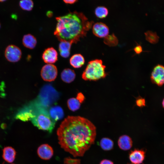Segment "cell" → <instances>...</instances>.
Here are the masks:
<instances>
[{"instance_id":"6da1fadb","label":"cell","mask_w":164,"mask_h":164,"mask_svg":"<svg viewBox=\"0 0 164 164\" xmlns=\"http://www.w3.org/2000/svg\"><path fill=\"white\" fill-rule=\"evenodd\" d=\"M61 148L74 157L82 156L94 144L96 128L88 119L79 116H68L57 131Z\"/></svg>"},{"instance_id":"7a4b0ae2","label":"cell","mask_w":164,"mask_h":164,"mask_svg":"<svg viewBox=\"0 0 164 164\" xmlns=\"http://www.w3.org/2000/svg\"><path fill=\"white\" fill-rule=\"evenodd\" d=\"M54 34L59 40L77 43L85 36L94 22L90 21L82 12L76 11L56 17Z\"/></svg>"},{"instance_id":"3957f363","label":"cell","mask_w":164,"mask_h":164,"mask_svg":"<svg viewBox=\"0 0 164 164\" xmlns=\"http://www.w3.org/2000/svg\"><path fill=\"white\" fill-rule=\"evenodd\" d=\"M105 68L101 60L95 59L90 61L83 72L82 78L84 80L90 81H96L104 78L107 75L105 72Z\"/></svg>"},{"instance_id":"277c9868","label":"cell","mask_w":164,"mask_h":164,"mask_svg":"<svg viewBox=\"0 0 164 164\" xmlns=\"http://www.w3.org/2000/svg\"><path fill=\"white\" fill-rule=\"evenodd\" d=\"M32 113L33 116L30 120L34 125L39 129L50 132H52L56 121L51 118L46 111L41 110L35 113Z\"/></svg>"},{"instance_id":"5b68a950","label":"cell","mask_w":164,"mask_h":164,"mask_svg":"<svg viewBox=\"0 0 164 164\" xmlns=\"http://www.w3.org/2000/svg\"><path fill=\"white\" fill-rule=\"evenodd\" d=\"M57 75L56 67L51 64H47L42 68L41 71V75L45 81L51 82L54 81Z\"/></svg>"},{"instance_id":"8992f818","label":"cell","mask_w":164,"mask_h":164,"mask_svg":"<svg viewBox=\"0 0 164 164\" xmlns=\"http://www.w3.org/2000/svg\"><path fill=\"white\" fill-rule=\"evenodd\" d=\"M22 52L18 46L13 45L8 46L5 51L6 59L9 62L13 63L19 61L21 58Z\"/></svg>"},{"instance_id":"52a82bcc","label":"cell","mask_w":164,"mask_h":164,"mask_svg":"<svg viewBox=\"0 0 164 164\" xmlns=\"http://www.w3.org/2000/svg\"><path fill=\"white\" fill-rule=\"evenodd\" d=\"M152 82L161 86L164 84V66L158 64L154 68L151 76Z\"/></svg>"},{"instance_id":"ba28073f","label":"cell","mask_w":164,"mask_h":164,"mask_svg":"<svg viewBox=\"0 0 164 164\" xmlns=\"http://www.w3.org/2000/svg\"><path fill=\"white\" fill-rule=\"evenodd\" d=\"M92 31L95 36L99 37L104 38L108 34L109 29L105 23L98 22L93 25Z\"/></svg>"},{"instance_id":"9c48e42d","label":"cell","mask_w":164,"mask_h":164,"mask_svg":"<svg viewBox=\"0 0 164 164\" xmlns=\"http://www.w3.org/2000/svg\"><path fill=\"white\" fill-rule=\"evenodd\" d=\"M44 61L47 64L55 63L58 59V53L53 48H48L44 51L42 56Z\"/></svg>"},{"instance_id":"30bf717a","label":"cell","mask_w":164,"mask_h":164,"mask_svg":"<svg viewBox=\"0 0 164 164\" xmlns=\"http://www.w3.org/2000/svg\"><path fill=\"white\" fill-rule=\"evenodd\" d=\"M37 153L41 159L47 160L50 159L53 154L52 148L49 145L44 144L40 145L38 148Z\"/></svg>"},{"instance_id":"8fae6325","label":"cell","mask_w":164,"mask_h":164,"mask_svg":"<svg viewBox=\"0 0 164 164\" xmlns=\"http://www.w3.org/2000/svg\"><path fill=\"white\" fill-rule=\"evenodd\" d=\"M145 152L143 150L135 149L131 151L129 159L132 164H140L144 159Z\"/></svg>"},{"instance_id":"7c38bea8","label":"cell","mask_w":164,"mask_h":164,"mask_svg":"<svg viewBox=\"0 0 164 164\" xmlns=\"http://www.w3.org/2000/svg\"><path fill=\"white\" fill-rule=\"evenodd\" d=\"M119 148L124 151L130 149L132 146L133 142L132 138L127 135L120 136L118 141Z\"/></svg>"},{"instance_id":"4fadbf2b","label":"cell","mask_w":164,"mask_h":164,"mask_svg":"<svg viewBox=\"0 0 164 164\" xmlns=\"http://www.w3.org/2000/svg\"><path fill=\"white\" fill-rule=\"evenodd\" d=\"M16 154L15 150L12 147H5L2 150V158L8 163H12L14 162Z\"/></svg>"},{"instance_id":"5bb4252c","label":"cell","mask_w":164,"mask_h":164,"mask_svg":"<svg viewBox=\"0 0 164 164\" xmlns=\"http://www.w3.org/2000/svg\"><path fill=\"white\" fill-rule=\"evenodd\" d=\"M72 43L67 41H61L59 45V49L61 56L64 58L69 56Z\"/></svg>"},{"instance_id":"9a60e30c","label":"cell","mask_w":164,"mask_h":164,"mask_svg":"<svg viewBox=\"0 0 164 164\" xmlns=\"http://www.w3.org/2000/svg\"><path fill=\"white\" fill-rule=\"evenodd\" d=\"M49 113L51 118L55 121L62 118L64 115L63 109L58 106L51 107Z\"/></svg>"},{"instance_id":"2e32d148","label":"cell","mask_w":164,"mask_h":164,"mask_svg":"<svg viewBox=\"0 0 164 164\" xmlns=\"http://www.w3.org/2000/svg\"><path fill=\"white\" fill-rule=\"evenodd\" d=\"M75 77L76 74L74 71L70 68L64 69L61 74V77L62 80L67 83L73 81Z\"/></svg>"},{"instance_id":"e0dca14e","label":"cell","mask_w":164,"mask_h":164,"mask_svg":"<svg viewBox=\"0 0 164 164\" xmlns=\"http://www.w3.org/2000/svg\"><path fill=\"white\" fill-rule=\"evenodd\" d=\"M84 58L80 54L73 55L70 59V64L73 67L76 68L81 67L84 64Z\"/></svg>"},{"instance_id":"ac0fdd59","label":"cell","mask_w":164,"mask_h":164,"mask_svg":"<svg viewBox=\"0 0 164 164\" xmlns=\"http://www.w3.org/2000/svg\"><path fill=\"white\" fill-rule=\"evenodd\" d=\"M22 42L24 46L31 49L34 48L37 44L36 38L30 34L25 35L23 36Z\"/></svg>"},{"instance_id":"d6986e66","label":"cell","mask_w":164,"mask_h":164,"mask_svg":"<svg viewBox=\"0 0 164 164\" xmlns=\"http://www.w3.org/2000/svg\"><path fill=\"white\" fill-rule=\"evenodd\" d=\"M32 114L29 109H23L19 111L15 116V118L22 121H26L31 120L32 117Z\"/></svg>"},{"instance_id":"ffe728a7","label":"cell","mask_w":164,"mask_h":164,"mask_svg":"<svg viewBox=\"0 0 164 164\" xmlns=\"http://www.w3.org/2000/svg\"><path fill=\"white\" fill-rule=\"evenodd\" d=\"M100 146L104 151L111 150L114 147L113 141L109 138L104 137L101 139L100 142Z\"/></svg>"},{"instance_id":"44dd1931","label":"cell","mask_w":164,"mask_h":164,"mask_svg":"<svg viewBox=\"0 0 164 164\" xmlns=\"http://www.w3.org/2000/svg\"><path fill=\"white\" fill-rule=\"evenodd\" d=\"M81 104V102L76 98H71L67 101V104L68 108L73 111L79 109L80 107Z\"/></svg>"},{"instance_id":"7402d4cb","label":"cell","mask_w":164,"mask_h":164,"mask_svg":"<svg viewBox=\"0 0 164 164\" xmlns=\"http://www.w3.org/2000/svg\"><path fill=\"white\" fill-rule=\"evenodd\" d=\"M104 43L109 46H115L118 43V40L117 37L114 33L108 35L104 37Z\"/></svg>"},{"instance_id":"603a6c76","label":"cell","mask_w":164,"mask_h":164,"mask_svg":"<svg viewBox=\"0 0 164 164\" xmlns=\"http://www.w3.org/2000/svg\"><path fill=\"white\" fill-rule=\"evenodd\" d=\"M146 40L152 44L158 43L159 37L155 32L148 31L145 33Z\"/></svg>"},{"instance_id":"cb8c5ba5","label":"cell","mask_w":164,"mask_h":164,"mask_svg":"<svg viewBox=\"0 0 164 164\" xmlns=\"http://www.w3.org/2000/svg\"><path fill=\"white\" fill-rule=\"evenodd\" d=\"M108 9L104 6H99L97 7L95 10L96 15L100 18L105 17L108 14Z\"/></svg>"},{"instance_id":"d4e9b609","label":"cell","mask_w":164,"mask_h":164,"mask_svg":"<svg viewBox=\"0 0 164 164\" xmlns=\"http://www.w3.org/2000/svg\"><path fill=\"white\" fill-rule=\"evenodd\" d=\"M33 2L31 0H23L19 2V6L22 9L29 11L33 7Z\"/></svg>"},{"instance_id":"484cf974","label":"cell","mask_w":164,"mask_h":164,"mask_svg":"<svg viewBox=\"0 0 164 164\" xmlns=\"http://www.w3.org/2000/svg\"><path fill=\"white\" fill-rule=\"evenodd\" d=\"M64 164H80V160L77 159H72L70 157L64 158L63 161Z\"/></svg>"},{"instance_id":"4316f807","label":"cell","mask_w":164,"mask_h":164,"mask_svg":"<svg viewBox=\"0 0 164 164\" xmlns=\"http://www.w3.org/2000/svg\"><path fill=\"white\" fill-rule=\"evenodd\" d=\"M136 104L139 107H142L145 105V101L144 98H139L136 100Z\"/></svg>"},{"instance_id":"83f0119b","label":"cell","mask_w":164,"mask_h":164,"mask_svg":"<svg viewBox=\"0 0 164 164\" xmlns=\"http://www.w3.org/2000/svg\"><path fill=\"white\" fill-rule=\"evenodd\" d=\"M134 50L137 54H140L142 51V48L140 45H138L134 48Z\"/></svg>"},{"instance_id":"f1b7e54d","label":"cell","mask_w":164,"mask_h":164,"mask_svg":"<svg viewBox=\"0 0 164 164\" xmlns=\"http://www.w3.org/2000/svg\"><path fill=\"white\" fill-rule=\"evenodd\" d=\"M76 98L81 103L83 102L85 99L84 95L81 93H78Z\"/></svg>"},{"instance_id":"f546056e","label":"cell","mask_w":164,"mask_h":164,"mask_svg":"<svg viewBox=\"0 0 164 164\" xmlns=\"http://www.w3.org/2000/svg\"><path fill=\"white\" fill-rule=\"evenodd\" d=\"M100 164H114V163L112 161L109 160L104 159L101 161Z\"/></svg>"},{"instance_id":"4dcf8cb0","label":"cell","mask_w":164,"mask_h":164,"mask_svg":"<svg viewBox=\"0 0 164 164\" xmlns=\"http://www.w3.org/2000/svg\"><path fill=\"white\" fill-rule=\"evenodd\" d=\"M63 2L66 4H73L77 1L76 0H64Z\"/></svg>"},{"instance_id":"1f68e13d","label":"cell","mask_w":164,"mask_h":164,"mask_svg":"<svg viewBox=\"0 0 164 164\" xmlns=\"http://www.w3.org/2000/svg\"><path fill=\"white\" fill-rule=\"evenodd\" d=\"M162 105L163 108H164V98L163 99L162 102Z\"/></svg>"},{"instance_id":"d6a6232c","label":"cell","mask_w":164,"mask_h":164,"mask_svg":"<svg viewBox=\"0 0 164 164\" xmlns=\"http://www.w3.org/2000/svg\"><path fill=\"white\" fill-rule=\"evenodd\" d=\"M5 1V0H0V2H3Z\"/></svg>"},{"instance_id":"836d02e7","label":"cell","mask_w":164,"mask_h":164,"mask_svg":"<svg viewBox=\"0 0 164 164\" xmlns=\"http://www.w3.org/2000/svg\"><path fill=\"white\" fill-rule=\"evenodd\" d=\"M2 164H4V163H3Z\"/></svg>"},{"instance_id":"e575fe53","label":"cell","mask_w":164,"mask_h":164,"mask_svg":"<svg viewBox=\"0 0 164 164\" xmlns=\"http://www.w3.org/2000/svg\"></svg>"}]
</instances>
